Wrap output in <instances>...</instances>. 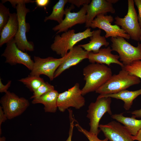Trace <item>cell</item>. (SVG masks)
Wrapping results in <instances>:
<instances>
[{
	"instance_id": "1",
	"label": "cell",
	"mask_w": 141,
	"mask_h": 141,
	"mask_svg": "<svg viewBox=\"0 0 141 141\" xmlns=\"http://www.w3.org/2000/svg\"><path fill=\"white\" fill-rule=\"evenodd\" d=\"M84 79L85 83L81 90L84 96L96 91L105 83L112 75L111 68L105 64L91 63L83 69Z\"/></svg>"
},
{
	"instance_id": "2",
	"label": "cell",
	"mask_w": 141,
	"mask_h": 141,
	"mask_svg": "<svg viewBox=\"0 0 141 141\" xmlns=\"http://www.w3.org/2000/svg\"><path fill=\"white\" fill-rule=\"evenodd\" d=\"M92 33L93 31H91V29L89 28L83 32L77 33H75L74 30H68L61 35H56L50 48L61 57H64L68 52V51L72 49L77 43L90 37L92 35Z\"/></svg>"
},
{
	"instance_id": "3",
	"label": "cell",
	"mask_w": 141,
	"mask_h": 141,
	"mask_svg": "<svg viewBox=\"0 0 141 141\" xmlns=\"http://www.w3.org/2000/svg\"><path fill=\"white\" fill-rule=\"evenodd\" d=\"M119 73L112 75L110 78L96 91L99 95L117 93L130 86L139 84L140 78L130 74L124 68Z\"/></svg>"
},
{
	"instance_id": "4",
	"label": "cell",
	"mask_w": 141,
	"mask_h": 141,
	"mask_svg": "<svg viewBox=\"0 0 141 141\" xmlns=\"http://www.w3.org/2000/svg\"><path fill=\"white\" fill-rule=\"evenodd\" d=\"M111 102V98L102 97L97 98L95 102L90 104L86 116L90 120V132L97 136L99 134L101 131L98 128L99 123L102 118L106 113L112 115L110 108Z\"/></svg>"
},
{
	"instance_id": "5",
	"label": "cell",
	"mask_w": 141,
	"mask_h": 141,
	"mask_svg": "<svg viewBox=\"0 0 141 141\" xmlns=\"http://www.w3.org/2000/svg\"><path fill=\"white\" fill-rule=\"evenodd\" d=\"M112 51L117 52L120 60L125 65H129L134 61L141 60V43L135 47L127 42L123 37H111Z\"/></svg>"
},
{
	"instance_id": "6",
	"label": "cell",
	"mask_w": 141,
	"mask_h": 141,
	"mask_svg": "<svg viewBox=\"0 0 141 141\" xmlns=\"http://www.w3.org/2000/svg\"><path fill=\"white\" fill-rule=\"evenodd\" d=\"M134 3L133 0H128V10L127 14L123 18L118 16L115 17L114 23L119 26H121L131 39L138 41L141 37V28Z\"/></svg>"
},
{
	"instance_id": "7",
	"label": "cell",
	"mask_w": 141,
	"mask_h": 141,
	"mask_svg": "<svg viewBox=\"0 0 141 141\" xmlns=\"http://www.w3.org/2000/svg\"><path fill=\"white\" fill-rule=\"evenodd\" d=\"M0 103L5 115L9 119L21 115L30 105L27 99L23 97H19L9 91L1 98Z\"/></svg>"
},
{
	"instance_id": "8",
	"label": "cell",
	"mask_w": 141,
	"mask_h": 141,
	"mask_svg": "<svg viewBox=\"0 0 141 141\" xmlns=\"http://www.w3.org/2000/svg\"><path fill=\"white\" fill-rule=\"evenodd\" d=\"M19 22L17 32L14 38L18 48L23 52L32 51L34 50V45L32 42L28 41L26 33L28 29V24L26 23V18L27 14L30 11L25 4L17 5L16 8Z\"/></svg>"
},
{
	"instance_id": "9",
	"label": "cell",
	"mask_w": 141,
	"mask_h": 141,
	"mask_svg": "<svg viewBox=\"0 0 141 141\" xmlns=\"http://www.w3.org/2000/svg\"><path fill=\"white\" fill-rule=\"evenodd\" d=\"M85 102L79 84L77 83L67 90L59 93L57 104L60 111L64 112L71 107L79 109L85 105Z\"/></svg>"
},
{
	"instance_id": "10",
	"label": "cell",
	"mask_w": 141,
	"mask_h": 141,
	"mask_svg": "<svg viewBox=\"0 0 141 141\" xmlns=\"http://www.w3.org/2000/svg\"><path fill=\"white\" fill-rule=\"evenodd\" d=\"M67 55V54L64 57L60 58L52 57L42 58L34 56L33 68L30 74L39 76L44 75L48 77L50 81H52L54 79L55 71Z\"/></svg>"
},
{
	"instance_id": "11",
	"label": "cell",
	"mask_w": 141,
	"mask_h": 141,
	"mask_svg": "<svg viewBox=\"0 0 141 141\" xmlns=\"http://www.w3.org/2000/svg\"><path fill=\"white\" fill-rule=\"evenodd\" d=\"M1 56L5 58V63L11 65L21 64L31 71L33 69L34 61L26 52L18 48L14 38L6 44V46Z\"/></svg>"
},
{
	"instance_id": "12",
	"label": "cell",
	"mask_w": 141,
	"mask_h": 141,
	"mask_svg": "<svg viewBox=\"0 0 141 141\" xmlns=\"http://www.w3.org/2000/svg\"><path fill=\"white\" fill-rule=\"evenodd\" d=\"M114 20L113 17L111 15L100 14L93 20L90 27L92 28H98L104 31L106 33L105 36L106 38L120 37L130 39V36L124 30L117 25H111Z\"/></svg>"
},
{
	"instance_id": "13",
	"label": "cell",
	"mask_w": 141,
	"mask_h": 141,
	"mask_svg": "<svg viewBox=\"0 0 141 141\" xmlns=\"http://www.w3.org/2000/svg\"><path fill=\"white\" fill-rule=\"evenodd\" d=\"M86 4L84 5L80 10L77 12H71L74 7L72 5L65 9L64 19L60 24L53 27L52 30L57 31L56 35L58 33L65 32L69 28L77 24L85 23L86 20Z\"/></svg>"
},
{
	"instance_id": "14",
	"label": "cell",
	"mask_w": 141,
	"mask_h": 141,
	"mask_svg": "<svg viewBox=\"0 0 141 141\" xmlns=\"http://www.w3.org/2000/svg\"><path fill=\"white\" fill-rule=\"evenodd\" d=\"M99 128L110 141H134L128 129L119 122L112 121L106 124L99 125Z\"/></svg>"
},
{
	"instance_id": "15",
	"label": "cell",
	"mask_w": 141,
	"mask_h": 141,
	"mask_svg": "<svg viewBox=\"0 0 141 141\" xmlns=\"http://www.w3.org/2000/svg\"><path fill=\"white\" fill-rule=\"evenodd\" d=\"M86 20L85 27H90L95 17L100 14L106 15L107 13L114 14L115 12L112 4L107 0H92L86 4Z\"/></svg>"
},
{
	"instance_id": "16",
	"label": "cell",
	"mask_w": 141,
	"mask_h": 141,
	"mask_svg": "<svg viewBox=\"0 0 141 141\" xmlns=\"http://www.w3.org/2000/svg\"><path fill=\"white\" fill-rule=\"evenodd\" d=\"M89 53L78 45L75 46L68 52L67 57L55 71L54 78L66 70L77 65L84 60L88 59Z\"/></svg>"
},
{
	"instance_id": "17",
	"label": "cell",
	"mask_w": 141,
	"mask_h": 141,
	"mask_svg": "<svg viewBox=\"0 0 141 141\" xmlns=\"http://www.w3.org/2000/svg\"><path fill=\"white\" fill-rule=\"evenodd\" d=\"M112 51L111 49L108 46L106 48H100L97 53L89 52L88 59L91 63L105 64L108 66L111 63H114L119 65L122 68H123L124 65L119 61V56L112 54Z\"/></svg>"
},
{
	"instance_id": "18",
	"label": "cell",
	"mask_w": 141,
	"mask_h": 141,
	"mask_svg": "<svg viewBox=\"0 0 141 141\" xmlns=\"http://www.w3.org/2000/svg\"><path fill=\"white\" fill-rule=\"evenodd\" d=\"M18 27L19 22L17 13H11L8 21L0 32V47L14 38Z\"/></svg>"
},
{
	"instance_id": "19",
	"label": "cell",
	"mask_w": 141,
	"mask_h": 141,
	"mask_svg": "<svg viewBox=\"0 0 141 141\" xmlns=\"http://www.w3.org/2000/svg\"><path fill=\"white\" fill-rule=\"evenodd\" d=\"M59 93L55 90L46 92L40 97L33 99V104L41 103L44 105L45 112L55 113L57 108V101Z\"/></svg>"
},
{
	"instance_id": "20",
	"label": "cell",
	"mask_w": 141,
	"mask_h": 141,
	"mask_svg": "<svg viewBox=\"0 0 141 141\" xmlns=\"http://www.w3.org/2000/svg\"><path fill=\"white\" fill-rule=\"evenodd\" d=\"M92 31V35L90 37V40L88 43L78 45L88 52H92L94 53H97L101 46H104L107 47L109 43L107 41L105 36H101V29Z\"/></svg>"
},
{
	"instance_id": "21",
	"label": "cell",
	"mask_w": 141,
	"mask_h": 141,
	"mask_svg": "<svg viewBox=\"0 0 141 141\" xmlns=\"http://www.w3.org/2000/svg\"><path fill=\"white\" fill-rule=\"evenodd\" d=\"M124 113L112 114L111 117L122 124L133 136H135L141 130V119L137 120L133 115L131 117L124 116Z\"/></svg>"
},
{
	"instance_id": "22",
	"label": "cell",
	"mask_w": 141,
	"mask_h": 141,
	"mask_svg": "<svg viewBox=\"0 0 141 141\" xmlns=\"http://www.w3.org/2000/svg\"><path fill=\"white\" fill-rule=\"evenodd\" d=\"M141 95V88L135 91H130L126 90L121 91L117 93L106 95H99L97 98L110 97L122 100L124 102V107L126 110L131 107L133 100Z\"/></svg>"
},
{
	"instance_id": "23",
	"label": "cell",
	"mask_w": 141,
	"mask_h": 141,
	"mask_svg": "<svg viewBox=\"0 0 141 141\" xmlns=\"http://www.w3.org/2000/svg\"><path fill=\"white\" fill-rule=\"evenodd\" d=\"M68 2V0H59L53 7L52 11L50 15L45 17L44 22L52 20L57 21L58 24L61 23L63 20V17L65 12L64 8Z\"/></svg>"
},
{
	"instance_id": "24",
	"label": "cell",
	"mask_w": 141,
	"mask_h": 141,
	"mask_svg": "<svg viewBox=\"0 0 141 141\" xmlns=\"http://www.w3.org/2000/svg\"><path fill=\"white\" fill-rule=\"evenodd\" d=\"M27 87L30 90L34 92L44 82L43 78L40 76L29 74L28 77L18 80Z\"/></svg>"
},
{
	"instance_id": "25",
	"label": "cell",
	"mask_w": 141,
	"mask_h": 141,
	"mask_svg": "<svg viewBox=\"0 0 141 141\" xmlns=\"http://www.w3.org/2000/svg\"><path fill=\"white\" fill-rule=\"evenodd\" d=\"M122 68L131 74L141 79V60L134 61L129 65L124 66Z\"/></svg>"
},
{
	"instance_id": "26",
	"label": "cell",
	"mask_w": 141,
	"mask_h": 141,
	"mask_svg": "<svg viewBox=\"0 0 141 141\" xmlns=\"http://www.w3.org/2000/svg\"><path fill=\"white\" fill-rule=\"evenodd\" d=\"M54 89L53 86L45 81L33 92V95L30 98L34 99L38 98L46 92Z\"/></svg>"
},
{
	"instance_id": "27",
	"label": "cell",
	"mask_w": 141,
	"mask_h": 141,
	"mask_svg": "<svg viewBox=\"0 0 141 141\" xmlns=\"http://www.w3.org/2000/svg\"><path fill=\"white\" fill-rule=\"evenodd\" d=\"M11 13L9 9L2 2L0 3V32L7 24Z\"/></svg>"
},
{
	"instance_id": "28",
	"label": "cell",
	"mask_w": 141,
	"mask_h": 141,
	"mask_svg": "<svg viewBox=\"0 0 141 141\" xmlns=\"http://www.w3.org/2000/svg\"><path fill=\"white\" fill-rule=\"evenodd\" d=\"M75 126L78 131L84 134L88 138L89 141H108V139L105 138L103 140L99 139L97 136L82 128L78 123H76Z\"/></svg>"
},
{
	"instance_id": "29",
	"label": "cell",
	"mask_w": 141,
	"mask_h": 141,
	"mask_svg": "<svg viewBox=\"0 0 141 141\" xmlns=\"http://www.w3.org/2000/svg\"><path fill=\"white\" fill-rule=\"evenodd\" d=\"M69 112V118L70 120V127L68 137L66 141H72V138L73 135V131L74 126V122L75 121L73 111L70 109L68 110Z\"/></svg>"
},
{
	"instance_id": "30",
	"label": "cell",
	"mask_w": 141,
	"mask_h": 141,
	"mask_svg": "<svg viewBox=\"0 0 141 141\" xmlns=\"http://www.w3.org/2000/svg\"><path fill=\"white\" fill-rule=\"evenodd\" d=\"M7 2H9L11 4L12 7L14 8L17 5L25 4L29 3H33L35 2V1L31 0H3L1 2L3 4Z\"/></svg>"
},
{
	"instance_id": "31",
	"label": "cell",
	"mask_w": 141,
	"mask_h": 141,
	"mask_svg": "<svg viewBox=\"0 0 141 141\" xmlns=\"http://www.w3.org/2000/svg\"><path fill=\"white\" fill-rule=\"evenodd\" d=\"M91 2L89 0H68V2L78 7H79L81 5L88 4Z\"/></svg>"
},
{
	"instance_id": "32",
	"label": "cell",
	"mask_w": 141,
	"mask_h": 141,
	"mask_svg": "<svg viewBox=\"0 0 141 141\" xmlns=\"http://www.w3.org/2000/svg\"><path fill=\"white\" fill-rule=\"evenodd\" d=\"M11 83V80H9L7 83L4 85L2 81V79H0V92L6 93L8 91V90L10 87Z\"/></svg>"
},
{
	"instance_id": "33",
	"label": "cell",
	"mask_w": 141,
	"mask_h": 141,
	"mask_svg": "<svg viewBox=\"0 0 141 141\" xmlns=\"http://www.w3.org/2000/svg\"><path fill=\"white\" fill-rule=\"evenodd\" d=\"M138 11V19L139 26L141 28V0H134Z\"/></svg>"
},
{
	"instance_id": "34",
	"label": "cell",
	"mask_w": 141,
	"mask_h": 141,
	"mask_svg": "<svg viewBox=\"0 0 141 141\" xmlns=\"http://www.w3.org/2000/svg\"><path fill=\"white\" fill-rule=\"evenodd\" d=\"M7 119L5 115L2 107L0 106V134L2 133L1 125L2 123L4 122Z\"/></svg>"
},
{
	"instance_id": "35",
	"label": "cell",
	"mask_w": 141,
	"mask_h": 141,
	"mask_svg": "<svg viewBox=\"0 0 141 141\" xmlns=\"http://www.w3.org/2000/svg\"><path fill=\"white\" fill-rule=\"evenodd\" d=\"M50 1L49 0H36L35 2L38 6L44 7L46 6Z\"/></svg>"
},
{
	"instance_id": "36",
	"label": "cell",
	"mask_w": 141,
	"mask_h": 141,
	"mask_svg": "<svg viewBox=\"0 0 141 141\" xmlns=\"http://www.w3.org/2000/svg\"><path fill=\"white\" fill-rule=\"evenodd\" d=\"M131 113L136 118H141V109L131 112Z\"/></svg>"
},
{
	"instance_id": "37",
	"label": "cell",
	"mask_w": 141,
	"mask_h": 141,
	"mask_svg": "<svg viewBox=\"0 0 141 141\" xmlns=\"http://www.w3.org/2000/svg\"><path fill=\"white\" fill-rule=\"evenodd\" d=\"M132 138L134 140L141 141V130L138 132L136 136H132Z\"/></svg>"
},
{
	"instance_id": "38",
	"label": "cell",
	"mask_w": 141,
	"mask_h": 141,
	"mask_svg": "<svg viewBox=\"0 0 141 141\" xmlns=\"http://www.w3.org/2000/svg\"><path fill=\"white\" fill-rule=\"evenodd\" d=\"M107 1L110 3L111 4H114L117 2L119 0H107Z\"/></svg>"
},
{
	"instance_id": "39",
	"label": "cell",
	"mask_w": 141,
	"mask_h": 141,
	"mask_svg": "<svg viewBox=\"0 0 141 141\" xmlns=\"http://www.w3.org/2000/svg\"><path fill=\"white\" fill-rule=\"evenodd\" d=\"M5 138L4 137H3L0 138V141H5Z\"/></svg>"
},
{
	"instance_id": "40",
	"label": "cell",
	"mask_w": 141,
	"mask_h": 141,
	"mask_svg": "<svg viewBox=\"0 0 141 141\" xmlns=\"http://www.w3.org/2000/svg\"><path fill=\"white\" fill-rule=\"evenodd\" d=\"M139 40H140V41H141V37H140Z\"/></svg>"
}]
</instances>
